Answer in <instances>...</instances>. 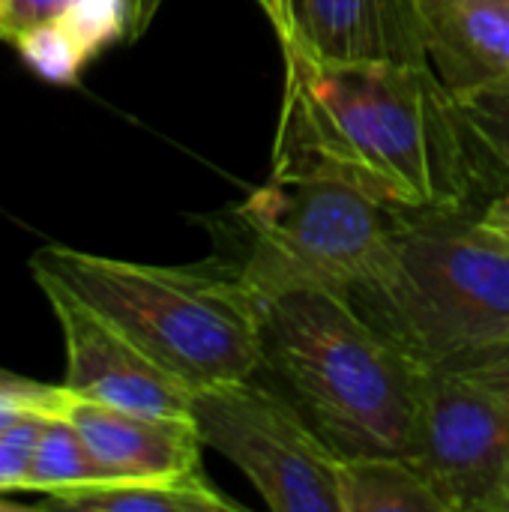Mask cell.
<instances>
[{
  "mask_svg": "<svg viewBox=\"0 0 509 512\" xmlns=\"http://www.w3.org/2000/svg\"><path fill=\"white\" fill-rule=\"evenodd\" d=\"M282 51L270 177L336 180L396 213L489 201L456 96L432 66L333 63L297 45Z\"/></svg>",
  "mask_w": 509,
  "mask_h": 512,
  "instance_id": "obj_1",
  "label": "cell"
},
{
  "mask_svg": "<svg viewBox=\"0 0 509 512\" xmlns=\"http://www.w3.org/2000/svg\"><path fill=\"white\" fill-rule=\"evenodd\" d=\"M345 297L420 369L509 348V243L480 207L396 213Z\"/></svg>",
  "mask_w": 509,
  "mask_h": 512,
  "instance_id": "obj_2",
  "label": "cell"
},
{
  "mask_svg": "<svg viewBox=\"0 0 509 512\" xmlns=\"http://www.w3.org/2000/svg\"><path fill=\"white\" fill-rule=\"evenodd\" d=\"M261 354V369L342 456L411 453L423 369L345 294L261 303Z\"/></svg>",
  "mask_w": 509,
  "mask_h": 512,
  "instance_id": "obj_3",
  "label": "cell"
},
{
  "mask_svg": "<svg viewBox=\"0 0 509 512\" xmlns=\"http://www.w3.org/2000/svg\"><path fill=\"white\" fill-rule=\"evenodd\" d=\"M33 267L57 276L195 393L261 372V300L237 264L159 267L48 246Z\"/></svg>",
  "mask_w": 509,
  "mask_h": 512,
  "instance_id": "obj_4",
  "label": "cell"
},
{
  "mask_svg": "<svg viewBox=\"0 0 509 512\" xmlns=\"http://www.w3.org/2000/svg\"><path fill=\"white\" fill-rule=\"evenodd\" d=\"M246 255L237 264L267 303L291 291L345 294L378 264L396 210L321 177H270L240 207Z\"/></svg>",
  "mask_w": 509,
  "mask_h": 512,
  "instance_id": "obj_5",
  "label": "cell"
},
{
  "mask_svg": "<svg viewBox=\"0 0 509 512\" xmlns=\"http://www.w3.org/2000/svg\"><path fill=\"white\" fill-rule=\"evenodd\" d=\"M204 447L222 453L276 512H342V453L288 393L252 378L204 387L192 399Z\"/></svg>",
  "mask_w": 509,
  "mask_h": 512,
  "instance_id": "obj_6",
  "label": "cell"
},
{
  "mask_svg": "<svg viewBox=\"0 0 509 512\" xmlns=\"http://www.w3.org/2000/svg\"><path fill=\"white\" fill-rule=\"evenodd\" d=\"M498 351L420 372L408 459L450 512H492L504 483L509 384Z\"/></svg>",
  "mask_w": 509,
  "mask_h": 512,
  "instance_id": "obj_7",
  "label": "cell"
},
{
  "mask_svg": "<svg viewBox=\"0 0 509 512\" xmlns=\"http://www.w3.org/2000/svg\"><path fill=\"white\" fill-rule=\"evenodd\" d=\"M33 279L42 288L63 330V342H66L63 387L69 393L138 414L192 420L195 390H189L180 378H174L165 366H159L108 318L90 309L57 276L33 267Z\"/></svg>",
  "mask_w": 509,
  "mask_h": 512,
  "instance_id": "obj_8",
  "label": "cell"
},
{
  "mask_svg": "<svg viewBox=\"0 0 509 512\" xmlns=\"http://www.w3.org/2000/svg\"><path fill=\"white\" fill-rule=\"evenodd\" d=\"M84 435L93 456L114 480H180L201 471V435L195 420L153 417L60 390L57 408Z\"/></svg>",
  "mask_w": 509,
  "mask_h": 512,
  "instance_id": "obj_9",
  "label": "cell"
},
{
  "mask_svg": "<svg viewBox=\"0 0 509 512\" xmlns=\"http://www.w3.org/2000/svg\"><path fill=\"white\" fill-rule=\"evenodd\" d=\"M282 45L333 63L432 66L420 0H303Z\"/></svg>",
  "mask_w": 509,
  "mask_h": 512,
  "instance_id": "obj_10",
  "label": "cell"
},
{
  "mask_svg": "<svg viewBox=\"0 0 509 512\" xmlns=\"http://www.w3.org/2000/svg\"><path fill=\"white\" fill-rule=\"evenodd\" d=\"M429 63L453 96L509 93V0H420Z\"/></svg>",
  "mask_w": 509,
  "mask_h": 512,
  "instance_id": "obj_11",
  "label": "cell"
},
{
  "mask_svg": "<svg viewBox=\"0 0 509 512\" xmlns=\"http://www.w3.org/2000/svg\"><path fill=\"white\" fill-rule=\"evenodd\" d=\"M54 507L84 512H240L204 474L180 480H114L51 495Z\"/></svg>",
  "mask_w": 509,
  "mask_h": 512,
  "instance_id": "obj_12",
  "label": "cell"
},
{
  "mask_svg": "<svg viewBox=\"0 0 509 512\" xmlns=\"http://www.w3.org/2000/svg\"><path fill=\"white\" fill-rule=\"evenodd\" d=\"M342 512H450L426 474L393 453L345 456L339 474Z\"/></svg>",
  "mask_w": 509,
  "mask_h": 512,
  "instance_id": "obj_13",
  "label": "cell"
},
{
  "mask_svg": "<svg viewBox=\"0 0 509 512\" xmlns=\"http://www.w3.org/2000/svg\"><path fill=\"white\" fill-rule=\"evenodd\" d=\"M96 483H114L111 471L93 456L78 426L66 414L51 411L42 429V438L36 444V453L24 480V492H42L51 498L69 489L96 486Z\"/></svg>",
  "mask_w": 509,
  "mask_h": 512,
  "instance_id": "obj_14",
  "label": "cell"
},
{
  "mask_svg": "<svg viewBox=\"0 0 509 512\" xmlns=\"http://www.w3.org/2000/svg\"><path fill=\"white\" fill-rule=\"evenodd\" d=\"M456 105L492 198L509 189V93H462Z\"/></svg>",
  "mask_w": 509,
  "mask_h": 512,
  "instance_id": "obj_15",
  "label": "cell"
},
{
  "mask_svg": "<svg viewBox=\"0 0 509 512\" xmlns=\"http://www.w3.org/2000/svg\"><path fill=\"white\" fill-rule=\"evenodd\" d=\"M12 45L18 48L21 60L48 84H75L90 60L60 18L21 33Z\"/></svg>",
  "mask_w": 509,
  "mask_h": 512,
  "instance_id": "obj_16",
  "label": "cell"
},
{
  "mask_svg": "<svg viewBox=\"0 0 509 512\" xmlns=\"http://www.w3.org/2000/svg\"><path fill=\"white\" fill-rule=\"evenodd\" d=\"M48 417L51 411L33 408L15 426L0 432V492H24V480Z\"/></svg>",
  "mask_w": 509,
  "mask_h": 512,
  "instance_id": "obj_17",
  "label": "cell"
},
{
  "mask_svg": "<svg viewBox=\"0 0 509 512\" xmlns=\"http://www.w3.org/2000/svg\"><path fill=\"white\" fill-rule=\"evenodd\" d=\"M75 0H0V39L15 42L21 33L66 15Z\"/></svg>",
  "mask_w": 509,
  "mask_h": 512,
  "instance_id": "obj_18",
  "label": "cell"
},
{
  "mask_svg": "<svg viewBox=\"0 0 509 512\" xmlns=\"http://www.w3.org/2000/svg\"><path fill=\"white\" fill-rule=\"evenodd\" d=\"M60 390H63V384L51 387V384L30 381L24 375H15L9 369H0V399H6V402H21V405H30V408L54 411L57 399H60Z\"/></svg>",
  "mask_w": 509,
  "mask_h": 512,
  "instance_id": "obj_19",
  "label": "cell"
},
{
  "mask_svg": "<svg viewBox=\"0 0 509 512\" xmlns=\"http://www.w3.org/2000/svg\"><path fill=\"white\" fill-rule=\"evenodd\" d=\"M480 216H483V222H486L492 231H498V234L509 243V189L492 195V198L480 207Z\"/></svg>",
  "mask_w": 509,
  "mask_h": 512,
  "instance_id": "obj_20",
  "label": "cell"
},
{
  "mask_svg": "<svg viewBox=\"0 0 509 512\" xmlns=\"http://www.w3.org/2000/svg\"><path fill=\"white\" fill-rule=\"evenodd\" d=\"M300 3L303 0H276V15H273V27L279 42L291 39L297 30V15H300Z\"/></svg>",
  "mask_w": 509,
  "mask_h": 512,
  "instance_id": "obj_21",
  "label": "cell"
},
{
  "mask_svg": "<svg viewBox=\"0 0 509 512\" xmlns=\"http://www.w3.org/2000/svg\"><path fill=\"white\" fill-rule=\"evenodd\" d=\"M498 357H501V369H504V375H507V384H509V348H501V351H498ZM492 512H509V456H507V471H504V483H501V492H498V501H495V510Z\"/></svg>",
  "mask_w": 509,
  "mask_h": 512,
  "instance_id": "obj_22",
  "label": "cell"
},
{
  "mask_svg": "<svg viewBox=\"0 0 509 512\" xmlns=\"http://www.w3.org/2000/svg\"><path fill=\"white\" fill-rule=\"evenodd\" d=\"M159 3H162V0H129L132 18H135V36L150 24V18H153V12L159 9Z\"/></svg>",
  "mask_w": 509,
  "mask_h": 512,
  "instance_id": "obj_23",
  "label": "cell"
},
{
  "mask_svg": "<svg viewBox=\"0 0 509 512\" xmlns=\"http://www.w3.org/2000/svg\"><path fill=\"white\" fill-rule=\"evenodd\" d=\"M27 411H33L30 405H21V402H6L0 399V432H6L9 426H15Z\"/></svg>",
  "mask_w": 509,
  "mask_h": 512,
  "instance_id": "obj_24",
  "label": "cell"
},
{
  "mask_svg": "<svg viewBox=\"0 0 509 512\" xmlns=\"http://www.w3.org/2000/svg\"><path fill=\"white\" fill-rule=\"evenodd\" d=\"M261 3V9L267 12V18L273 21V15H276V0H258Z\"/></svg>",
  "mask_w": 509,
  "mask_h": 512,
  "instance_id": "obj_25",
  "label": "cell"
}]
</instances>
